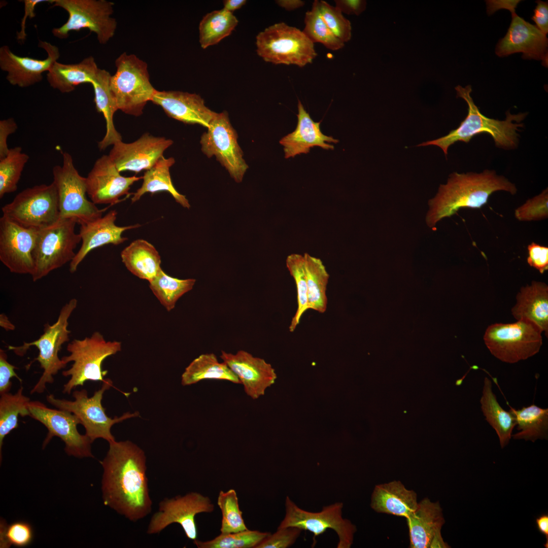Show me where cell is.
I'll return each instance as SVG.
<instances>
[{
	"mask_svg": "<svg viewBox=\"0 0 548 548\" xmlns=\"http://www.w3.org/2000/svg\"><path fill=\"white\" fill-rule=\"evenodd\" d=\"M53 6L65 10L68 14L67 21L54 28V36L68 38L70 32L87 28L96 35L101 44H105L115 35L117 22L112 15L114 3L106 0H54Z\"/></svg>",
	"mask_w": 548,
	"mask_h": 548,
	"instance_id": "cell-11",
	"label": "cell"
},
{
	"mask_svg": "<svg viewBox=\"0 0 548 548\" xmlns=\"http://www.w3.org/2000/svg\"><path fill=\"white\" fill-rule=\"evenodd\" d=\"M21 386L15 394L10 392L1 395L0 398V458L5 437L18 427V417L29 416L30 398L24 395Z\"/></svg>",
	"mask_w": 548,
	"mask_h": 548,
	"instance_id": "cell-39",
	"label": "cell"
},
{
	"mask_svg": "<svg viewBox=\"0 0 548 548\" xmlns=\"http://www.w3.org/2000/svg\"><path fill=\"white\" fill-rule=\"evenodd\" d=\"M33 538V529L28 522L18 521L8 525L5 521H1V547H9L12 545L25 547L31 543Z\"/></svg>",
	"mask_w": 548,
	"mask_h": 548,
	"instance_id": "cell-46",
	"label": "cell"
},
{
	"mask_svg": "<svg viewBox=\"0 0 548 548\" xmlns=\"http://www.w3.org/2000/svg\"><path fill=\"white\" fill-rule=\"evenodd\" d=\"M115 66L110 88L118 110L140 116L156 90L150 82L148 65L135 55L124 52L116 58Z\"/></svg>",
	"mask_w": 548,
	"mask_h": 548,
	"instance_id": "cell-5",
	"label": "cell"
},
{
	"mask_svg": "<svg viewBox=\"0 0 548 548\" xmlns=\"http://www.w3.org/2000/svg\"><path fill=\"white\" fill-rule=\"evenodd\" d=\"M457 97L463 98L468 105V113L465 118L456 129L447 135L423 143L418 146H437L440 148L446 156L449 147L457 142L468 143L478 134L487 133L493 139L496 146L505 150L516 148L519 142V128L523 127L521 122L528 113L511 114L506 112V118L499 120L484 115L474 104L471 96V86L465 87L458 85L455 87Z\"/></svg>",
	"mask_w": 548,
	"mask_h": 548,
	"instance_id": "cell-3",
	"label": "cell"
},
{
	"mask_svg": "<svg viewBox=\"0 0 548 548\" xmlns=\"http://www.w3.org/2000/svg\"><path fill=\"white\" fill-rule=\"evenodd\" d=\"M100 462L104 469L105 505L133 522L150 513L152 501L144 451L130 440H115L109 443L107 455Z\"/></svg>",
	"mask_w": 548,
	"mask_h": 548,
	"instance_id": "cell-1",
	"label": "cell"
},
{
	"mask_svg": "<svg viewBox=\"0 0 548 548\" xmlns=\"http://www.w3.org/2000/svg\"><path fill=\"white\" fill-rule=\"evenodd\" d=\"M140 179L143 177L122 176L109 156L104 155L96 160L86 177L87 194L94 204L113 205L129 194L130 186Z\"/></svg>",
	"mask_w": 548,
	"mask_h": 548,
	"instance_id": "cell-21",
	"label": "cell"
},
{
	"mask_svg": "<svg viewBox=\"0 0 548 548\" xmlns=\"http://www.w3.org/2000/svg\"><path fill=\"white\" fill-rule=\"evenodd\" d=\"M276 4L287 11H292L303 7L305 3L301 0H277Z\"/></svg>",
	"mask_w": 548,
	"mask_h": 548,
	"instance_id": "cell-57",
	"label": "cell"
},
{
	"mask_svg": "<svg viewBox=\"0 0 548 548\" xmlns=\"http://www.w3.org/2000/svg\"><path fill=\"white\" fill-rule=\"evenodd\" d=\"M29 156L22 152L20 147L10 149L7 155L0 159V198L16 191Z\"/></svg>",
	"mask_w": 548,
	"mask_h": 548,
	"instance_id": "cell-41",
	"label": "cell"
},
{
	"mask_svg": "<svg viewBox=\"0 0 548 548\" xmlns=\"http://www.w3.org/2000/svg\"><path fill=\"white\" fill-rule=\"evenodd\" d=\"M298 111L296 129L280 141V144L284 147L285 158L294 157L302 153L306 154L314 146L325 150L333 149L334 146L329 143L336 144L338 140L322 132L320 127L321 122L313 121L299 100Z\"/></svg>",
	"mask_w": 548,
	"mask_h": 548,
	"instance_id": "cell-26",
	"label": "cell"
},
{
	"mask_svg": "<svg viewBox=\"0 0 548 548\" xmlns=\"http://www.w3.org/2000/svg\"><path fill=\"white\" fill-rule=\"evenodd\" d=\"M150 101L162 108L172 118L207 128L217 113L205 105L199 95L187 92L156 90Z\"/></svg>",
	"mask_w": 548,
	"mask_h": 548,
	"instance_id": "cell-24",
	"label": "cell"
},
{
	"mask_svg": "<svg viewBox=\"0 0 548 548\" xmlns=\"http://www.w3.org/2000/svg\"><path fill=\"white\" fill-rule=\"evenodd\" d=\"M76 298L71 299L60 311L56 321L52 325H44V333L36 340L30 342H24L20 346H8L16 355L22 356L31 346L36 347L39 355L26 366L27 369L35 361H38L43 369V373L32 390L30 394L42 393L44 392L47 384L54 382L53 376L61 369L65 367V363L58 357L61 346L68 341L71 331L68 329V319L77 306Z\"/></svg>",
	"mask_w": 548,
	"mask_h": 548,
	"instance_id": "cell-6",
	"label": "cell"
},
{
	"mask_svg": "<svg viewBox=\"0 0 548 548\" xmlns=\"http://www.w3.org/2000/svg\"><path fill=\"white\" fill-rule=\"evenodd\" d=\"M318 6L323 20L334 35L344 43L349 41L352 37L350 21L337 8L326 1L318 0Z\"/></svg>",
	"mask_w": 548,
	"mask_h": 548,
	"instance_id": "cell-47",
	"label": "cell"
},
{
	"mask_svg": "<svg viewBox=\"0 0 548 548\" xmlns=\"http://www.w3.org/2000/svg\"><path fill=\"white\" fill-rule=\"evenodd\" d=\"M537 6L531 17L536 26L544 35L548 32V3L541 1H536Z\"/></svg>",
	"mask_w": 548,
	"mask_h": 548,
	"instance_id": "cell-53",
	"label": "cell"
},
{
	"mask_svg": "<svg viewBox=\"0 0 548 548\" xmlns=\"http://www.w3.org/2000/svg\"><path fill=\"white\" fill-rule=\"evenodd\" d=\"M335 7L342 13L360 15L366 8L365 0H335Z\"/></svg>",
	"mask_w": 548,
	"mask_h": 548,
	"instance_id": "cell-55",
	"label": "cell"
},
{
	"mask_svg": "<svg viewBox=\"0 0 548 548\" xmlns=\"http://www.w3.org/2000/svg\"><path fill=\"white\" fill-rule=\"evenodd\" d=\"M481 408L486 420L495 430L501 448L507 446L512 436L517 423L514 415L503 409L497 401L492 390V383L487 377L484 381Z\"/></svg>",
	"mask_w": 548,
	"mask_h": 548,
	"instance_id": "cell-33",
	"label": "cell"
},
{
	"mask_svg": "<svg viewBox=\"0 0 548 548\" xmlns=\"http://www.w3.org/2000/svg\"><path fill=\"white\" fill-rule=\"evenodd\" d=\"M77 224L75 218H59L52 224L39 229L32 253L34 269L31 276L33 282L73 259L74 250L81 241L79 233L75 232Z\"/></svg>",
	"mask_w": 548,
	"mask_h": 548,
	"instance_id": "cell-7",
	"label": "cell"
},
{
	"mask_svg": "<svg viewBox=\"0 0 548 548\" xmlns=\"http://www.w3.org/2000/svg\"><path fill=\"white\" fill-rule=\"evenodd\" d=\"M342 502L324 506L319 512L307 511L299 508L289 497L285 500L286 514L278 528L297 527L314 534L313 538L333 530L338 537L337 548H350L357 529L350 521L342 517Z\"/></svg>",
	"mask_w": 548,
	"mask_h": 548,
	"instance_id": "cell-15",
	"label": "cell"
},
{
	"mask_svg": "<svg viewBox=\"0 0 548 548\" xmlns=\"http://www.w3.org/2000/svg\"><path fill=\"white\" fill-rule=\"evenodd\" d=\"M6 352L0 349V394L10 392L12 387L11 378L15 377L20 382L22 380L15 371L17 368L10 364L7 360Z\"/></svg>",
	"mask_w": 548,
	"mask_h": 548,
	"instance_id": "cell-50",
	"label": "cell"
},
{
	"mask_svg": "<svg viewBox=\"0 0 548 548\" xmlns=\"http://www.w3.org/2000/svg\"><path fill=\"white\" fill-rule=\"evenodd\" d=\"M200 143L204 155L208 158L215 156L236 182L242 181L248 165L227 112L216 113L201 136Z\"/></svg>",
	"mask_w": 548,
	"mask_h": 548,
	"instance_id": "cell-16",
	"label": "cell"
},
{
	"mask_svg": "<svg viewBox=\"0 0 548 548\" xmlns=\"http://www.w3.org/2000/svg\"><path fill=\"white\" fill-rule=\"evenodd\" d=\"M159 510L152 516L147 533L158 534L173 523L179 524L186 537L193 541L197 539V529L195 516L200 513H211L214 505L211 499L198 492H190L165 498L159 503Z\"/></svg>",
	"mask_w": 548,
	"mask_h": 548,
	"instance_id": "cell-18",
	"label": "cell"
},
{
	"mask_svg": "<svg viewBox=\"0 0 548 548\" xmlns=\"http://www.w3.org/2000/svg\"><path fill=\"white\" fill-rule=\"evenodd\" d=\"M98 70L92 56L77 63L64 64L56 61L48 72L47 80L53 88L61 93H69L80 84H91Z\"/></svg>",
	"mask_w": 548,
	"mask_h": 548,
	"instance_id": "cell-30",
	"label": "cell"
},
{
	"mask_svg": "<svg viewBox=\"0 0 548 548\" xmlns=\"http://www.w3.org/2000/svg\"><path fill=\"white\" fill-rule=\"evenodd\" d=\"M232 13L223 8L207 14L200 21L199 42L202 49L216 45L229 36L238 24Z\"/></svg>",
	"mask_w": 548,
	"mask_h": 548,
	"instance_id": "cell-38",
	"label": "cell"
},
{
	"mask_svg": "<svg viewBox=\"0 0 548 548\" xmlns=\"http://www.w3.org/2000/svg\"><path fill=\"white\" fill-rule=\"evenodd\" d=\"M302 530L295 527L278 528L270 533L255 548H287L293 545L300 536Z\"/></svg>",
	"mask_w": 548,
	"mask_h": 548,
	"instance_id": "cell-49",
	"label": "cell"
},
{
	"mask_svg": "<svg viewBox=\"0 0 548 548\" xmlns=\"http://www.w3.org/2000/svg\"><path fill=\"white\" fill-rule=\"evenodd\" d=\"M23 2L24 4V14L21 21V29L17 32V39L21 42H23L26 38L25 25L27 18H32L36 16L35 11L36 6L43 2H49L53 3L54 0H24Z\"/></svg>",
	"mask_w": 548,
	"mask_h": 548,
	"instance_id": "cell-54",
	"label": "cell"
},
{
	"mask_svg": "<svg viewBox=\"0 0 548 548\" xmlns=\"http://www.w3.org/2000/svg\"><path fill=\"white\" fill-rule=\"evenodd\" d=\"M257 54L266 62L302 67L317 56L314 43L302 30L284 22L275 23L256 38Z\"/></svg>",
	"mask_w": 548,
	"mask_h": 548,
	"instance_id": "cell-8",
	"label": "cell"
},
{
	"mask_svg": "<svg viewBox=\"0 0 548 548\" xmlns=\"http://www.w3.org/2000/svg\"><path fill=\"white\" fill-rule=\"evenodd\" d=\"M204 380H224L241 384L234 372L224 362H219L214 353L202 354L194 359L183 372L181 383L187 386Z\"/></svg>",
	"mask_w": 548,
	"mask_h": 548,
	"instance_id": "cell-35",
	"label": "cell"
},
{
	"mask_svg": "<svg viewBox=\"0 0 548 548\" xmlns=\"http://www.w3.org/2000/svg\"><path fill=\"white\" fill-rule=\"evenodd\" d=\"M270 533L249 529L231 533H221L206 541H193L198 548H255Z\"/></svg>",
	"mask_w": 548,
	"mask_h": 548,
	"instance_id": "cell-44",
	"label": "cell"
},
{
	"mask_svg": "<svg viewBox=\"0 0 548 548\" xmlns=\"http://www.w3.org/2000/svg\"><path fill=\"white\" fill-rule=\"evenodd\" d=\"M121 349L120 341L106 340L97 331L84 339L72 340L66 347L70 355L61 358L66 364L74 362L70 368L62 372V375L71 376L64 385L62 392L70 394L73 389L83 386L87 381L103 382L108 371L102 370V362Z\"/></svg>",
	"mask_w": 548,
	"mask_h": 548,
	"instance_id": "cell-4",
	"label": "cell"
},
{
	"mask_svg": "<svg viewBox=\"0 0 548 548\" xmlns=\"http://www.w3.org/2000/svg\"><path fill=\"white\" fill-rule=\"evenodd\" d=\"M517 302L511 314L517 320L525 319L536 324L547 337L548 286L533 281L522 287L516 296Z\"/></svg>",
	"mask_w": 548,
	"mask_h": 548,
	"instance_id": "cell-28",
	"label": "cell"
},
{
	"mask_svg": "<svg viewBox=\"0 0 548 548\" xmlns=\"http://www.w3.org/2000/svg\"><path fill=\"white\" fill-rule=\"evenodd\" d=\"M38 46L47 53L45 59L19 56L7 45L0 48V67L7 72L6 79L11 85L24 88L40 82L43 73L48 72L57 61L60 53L57 46L40 40Z\"/></svg>",
	"mask_w": 548,
	"mask_h": 548,
	"instance_id": "cell-22",
	"label": "cell"
},
{
	"mask_svg": "<svg viewBox=\"0 0 548 548\" xmlns=\"http://www.w3.org/2000/svg\"><path fill=\"white\" fill-rule=\"evenodd\" d=\"M521 1H488L487 10L492 14L498 9L509 10L511 21L507 33L497 44L495 53L499 57L522 53L525 59L540 60L547 67L548 65V39L535 25L525 21L516 13Z\"/></svg>",
	"mask_w": 548,
	"mask_h": 548,
	"instance_id": "cell-12",
	"label": "cell"
},
{
	"mask_svg": "<svg viewBox=\"0 0 548 548\" xmlns=\"http://www.w3.org/2000/svg\"><path fill=\"white\" fill-rule=\"evenodd\" d=\"M217 503L222 513L221 533H235L248 529L243 519L235 490L231 489L226 492L221 490Z\"/></svg>",
	"mask_w": 548,
	"mask_h": 548,
	"instance_id": "cell-45",
	"label": "cell"
},
{
	"mask_svg": "<svg viewBox=\"0 0 548 548\" xmlns=\"http://www.w3.org/2000/svg\"><path fill=\"white\" fill-rule=\"evenodd\" d=\"M246 3V0H225L223 1V9L232 13L242 8Z\"/></svg>",
	"mask_w": 548,
	"mask_h": 548,
	"instance_id": "cell-58",
	"label": "cell"
},
{
	"mask_svg": "<svg viewBox=\"0 0 548 548\" xmlns=\"http://www.w3.org/2000/svg\"><path fill=\"white\" fill-rule=\"evenodd\" d=\"M173 144L170 139L146 133L133 142L115 143L108 155L120 172L138 174L151 168Z\"/></svg>",
	"mask_w": 548,
	"mask_h": 548,
	"instance_id": "cell-20",
	"label": "cell"
},
{
	"mask_svg": "<svg viewBox=\"0 0 548 548\" xmlns=\"http://www.w3.org/2000/svg\"><path fill=\"white\" fill-rule=\"evenodd\" d=\"M509 410L516 418L517 429L519 431L512 434L514 439L534 442L538 439H547L548 408L533 404L520 409L510 407Z\"/></svg>",
	"mask_w": 548,
	"mask_h": 548,
	"instance_id": "cell-37",
	"label": "cell"
},
{
	"mask_svg": "<svg viewBox=\"0 0 548 548\" xmlns=\"http://www.w3.org/2000/svg\"><path fill=\"white\" fill-rule=\"evenodd\" d=\"M307 287L308 310L324 313L327 309V286L329 275L322 260L307 253L303 255Z\"/></svg>",
	"mask_w": 548,
	"mask_h": 548,
	"instance_id": "cell-36",
	"label": "cell"
},
{
	"mask_svg": "<svg viewBox=\"0 0 548 548\" xmlns=\"http://www.w3.org/2000/svg\"><path fill=\"white\" fill-rule=\"evenodd\" d=\"M117 215L116 211L112 210L104 216L80 224L79 234L82 244L70 263V272L76 271L80 263L92 250L107 244L118 245L122 244L127 239L122 236L123 232L140 226V224L117 226L115 223Z\"/></svg>",
	"mask_w": 548,
	"mask_h": 548,
	"instance_id": "cell-25",
	"label": "cell"
},
{
	"mask_svg": "<svg viewBox=\"0 0 548 548\" xmlns=\"http://www.w3.org/2000/svg\"><path fill=\"white\" fill-rule=\"evenodd\" d=\"M449 545L446 543L442 537L441 534V530L437 531L434 535L430 547L431 548H448L450 547Z\"/></svg>",
	"mask_w": 548,
	"mask_h": 548,
	"instance_id": "cell-59",
	"label": "cell"
},
{
	"mask_svg": "<svg viewBox=\"0 0 548 548\" xmlns=\"http://www.w3.org/2000/svg\"><path fill=\"white\" fill-rule=\"evenodd\" d=\"M542 331L534 323L525 319L512 323H495L487 328L485 344L495 357L515 363L538 353L542 345Z\"/></svg>",
	"mask_w": 548,
	"mask_h": 548,
	"instance_id": "cell-10",
	"label": "cell"
},
{
	"mask_svg": "<svg viewBox=\"0 0 548 548\" xmlns=\"http://www.w3.org/2000/svg\"><path fill=\"white\" fill-rule=\"evenodd\" d=\"M416 493L400 482L394 481L375 486L371 495V507L375 511L408 517L418 506Z\"/></svg>",
	"mask_w": 548,
	"mask_h": 548,
	"instance_id": "cell-29",
	"label": "cell"
},
{
	"mask_svg": "<svg viewBox=\"0 0 548 548\" xmlns=\"http://www.w3.org/2000/svg\"><path fill=\"white\" fill-rule=\"evenodd\" d=\"M112 385V381L107 378L102 382L101 388L95 391L91 397H88L86 390L82 389L73 392L74 400L57 398L53 394L47 395L46 400L56 408L67 410L76 415L85 429V434L92 442L101 438L110 443L115 440L111 432V428L114 424L140 416L138 411L133 413L127 412L119 417L116 416L114 418L107 415L101 400L104 392L109 390Z\"/></svg>",
	"mask_w": 548,
	"mask_h": 548,
	"instance_id": "cell-9",
	"label": "cell"
},
{
	"mask_svg": "<svg viewBox=\"0 0 548 548\" xmlns=\"http://www.w3.org/2000/svg\"><path fill=\"white\" fill-rule=\"evenodd\" d=\"M52 173L60 218H74L80 225L102 216L107 208L99 209L87 199L86 178L81 176L75 167L70 154L62 153V165L54 166Z\"/></svg>",
	"mask_w": 548,
	"mask_h": 548,
	"instance_id": "cell-13",
	"label": "cell"
},
{
	"mask_svg": "<svg viewBox=\"0 0 548 548\" xmlns=\"http://www.w3.org/2000/svg\"><path fill=\"white\" fill-rule=\"evenodd\" d=\"M519 221H530L544 219L548 216V190L546 188L539 194L528 199L515 212Z\"/></svg>",
	"mask_w": 548,
	"mask_h": 548,
	"instance_id": "cell-48",
	"label": "cell"
},
{
	"mask_svg": "<svg viewBox=\"0 0 548 548\" xmlns=\"http://www.w3.org/2000/svg\"><path fill=\"white\" fill-rule=\"evenodd\" d=\"M126 268L140 279L152 280L161 269V257L154 246L143 239L131 242L121 252Z\"/></svg>",
	"mask_w": 548,
	"mask_h": 548,
	"instance_id": "cell-31",
	"label": "cell"
},
{
	"mask_svg": "<svg viewBox=\"0 0 548 548\" xmlns=\"http://www.w3.org/2000/svg\"><path fill=\"white\" fill-rule=\"evenodd\" d=\"M515 185L493 170L477 173H453L446 184L440 185L437 193L429 202L427 224L434 227L441 219L450 217L462 208H480L494 192H517Z\"/></svg>",
	"mask_w": 548,
	"mask_h": 548,
	"instance_id": "cell-2",
	"label": "cell"
},
{
	"mask_svg": "<svg viewBox=\"0 0 548 548\" xmlns=\"http://www.w3.org/2000/svg\"><path fill=\"white\" fill-rule=\"evenodd\" d=\"M3 216L26 227L41 229L60 218L55 185L41 184L27 188L2 208Z\"/></svg>",
	"mask_w": 548,
	"mask_h": 548,
	"instance_id": "cell-14",
	"label": "cell"
},
{
	"mask_svg": "<svg viewBox=\"0 0 548 548\" xmlns=\"http://www.w3.org/2000/svg\"><path fill=\"white\" fill-rule=\"evenodd\" d=\"M536 524L539 531L544 535L546 541L544 544L545 547H548V515L543 514L536 519Z\"/></svg>",
	"mask_w": 548,
	"mask_h": 548,
	"instance_id": "cell-56",
	"label": "cell"
},
{
	"mask_svg": "<svg viewBox=\"0 0 548 548\" xmlns=\"http://www.w3.org/2000/svg\"><path fill=\"white\" fill-rule=\"evenodd\" d=\"M38 231L23 227L4 216L0 218V260L11 272L32 275V253Z\"/></svg>",
	"mask_w": 548,
	"mask_h": 548,
	"instance_id": "cell-19",
	"label": "cell"
},
{
	"mask_svg": "<svg viewBox=\"0 0 548 548\" xmlns=\"http://www.w3.org/2000/svg\"><path fill=\"white\" fill-rule=\"evenodd\" d=\"M409 530L410 547L429 548L435 534L441 530L445 521L438 502L426 498L406 518Z\"/></svg>",
	"mask_w": 548,
	"mask_h": 548,
	"instance_id": "cell-27",
	"label": "cell"
},
{
	"mask_svg": "<svg viewBox=\"0 0 548 548\" xmlns=\"http://www.w3.org/2000/svg\"><path fill=\"white\" fill-rule=\"evenodd\" d=\"M17 129V125L12 118L0 121V159L5 157L10 150L7 143L8 136Z\"/></svg>",
	"mask_w": 548,
	"mask_h": 548,
	"instance_id": "cell-52",
	"label": "cell"
},
{
	"mask_svg": "<svg viewBox=\"0 0 548 548\" xmlns=\"http://www.w3.org/2000/svg\"><path fill=\"white\" fill-rule=\"evenodd\" d=\"M195 279H179L167 275L162 268L149 283V287L160 303L168 311L173 310L184 294L191 290Z\"/></svg>",
	"mask_w": 548,
	"mask_h": 548,
	"instance_id": "cell-40",
	"label": "cell"
},
{
	"mask_svg": "<svg viewBox=\"0 0 548 548\" xmlns=\"http://www.w3.org/2000/svg\"><path fill=\"white\" fill-rule=\"evenodd\" d=\"M286 264L295 281L297 290V309L289 327V331L292 332L299 323L302 315L308 310L307 287L303 255L297 253L288 255Z\"/></svg>",
	"mask_w": 548,
	"mask_h": 548,
	"instance_id": "cell-43",
	"label": "cell"
},
{
	"mask_svg": "<svg viewBox=\"0 0 548 548\" xmlns=\"http://www.w3.org/2000/svg\"><path fill=\"white\" fill-rule=\"evenodd\" d=\"M29 416L44 425L48 433L43 443L44 449L54 436L60 438L65 443L64 450L69 456L82 458L92 457V441L86 435L79 433L77 425L81 424L75 414L63 409L47 407L39 401H30L28 405Z\"/></svg>",
	"mask_w": 548,
	"mask_h": 548,
	"instance_id": "cell-17",
	"label": "cell"
},
{
	"mask_svg": "<svg viewBox=\"0 0 548 548\" xmlns=\"http://www.w3.org/2000/svg\"><path fill=\"white\" fill-rule=\"evenodd\" d=\"M304 28L302 31L314 44L320 43L333 51L341 49L345 43L337 38L323 20L319 10L318 0L313 3L312 9L306 12Z\"/></svg>",
	"mask_w": 548,
	"mask_h": 548,
	"instance_id": "cell-42",
	"label": "cell"
},
{
	"mask_svg": "<svg viewBox=\"0 0 548 548\" xmlns=\"http://www.w3.org/2000/svg\"><path fill=\"white\" fill-rule=\"evenodd\" d=\"M111 77L108 71L99 68L91 83L94 89V101L96 110L102 114L106 123V134L98 143L100 150L122 141L121 135L116 129L113 122L114 115L118 110L110 88Z\"/></svg>",
	"mask_w": 548,
	"mask_h": 548,
	"instance_id": "cell-32",
	"label": "cell"
},
{
	"mask_svg": "<svg viewBox=\"0 0 548 548\" xmlns=\"http://www.w3.org/2000/svg\"><path fill=\"white\" fill-rule=\"evenodd\" d=\"M220 357L237 376L246 394L253 399L264 395L277 378L270 363L246 351L239 350L235 354L221 351Z\"/></svg>",
	"mask_w": 548,
	"mask_h": 548,
	"instance_id": "cell-23",
	"label": "cell"
},
{
	"mask_svg": "<svg viewBox=\"0 0 548 548\" xmlns=\"http://www.w3.org/2000/svg\"><path fill=\"white\" fill-rule=\"evenodd\" d=\"M527 262L543 273L548 269V248L532 242L528 246Z\"/></svg>",
	"mask_w": 548,
	"mask_h": 548,
	"instance_id": "cell-51",
	"label": "cell"
},
{
	"mask_svg": "<svg viewBox=\"0 0 548 548\" xmlns=\"http://www.w3.org/2000/svg\"><path fill=\"white\" fill-rule=\"evenodd\" d=\"M175 162L173 157H161L151 168L145 172L142 186L133 194L131 202L139 200L146 193H155L164 191L169 192L183 207L189 209L190 204L188 199L178 192L172 181L169 170Z\"/></svg>",
	"mask_w": 548,
	"mask_h": 548,
	"instance_id": "cell-34",
	"label": "cell"
},
{
	"mask_svg": "<svg viewBox=\"0 0 548 548\" xmlns=\"http://www.w3.org/2000/svg\"><path fill=\"white\" fill-rule=\"evenodd\" d=\"M0 325L6 330H13L15 329V326L4 314H1L0 315Z\"/></svg>",
	"mask_w": 548,
	"mask_h": 548,
	"instance_id": "cell-60",
	"label": "cell"
}]
</instances>
